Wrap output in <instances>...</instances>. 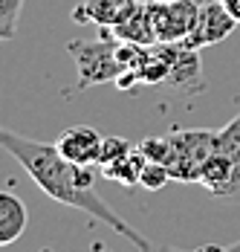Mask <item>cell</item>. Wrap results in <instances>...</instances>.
Returning <instances> with one entry per match:
<instances>
[{"mask_svg": "<svg viewBox=\"0 0 240 252\" xmlns=\"http://www.w3.org/2000/svg\"><path fill=\"white\" fill-rule=\"evenodd\" d=\"M139 6H142V0H81L72 9V21L75 24H93L98 29L101 26L113 29V26L124 24Z\"/></svg>", "mask_w": 240, "mask_h": 252, "instance_id": "6", "label": "cell"}, {"mask_svg": "<svg viewBox=\"0 0 240 252\" xmlns=\"http://www.w3.org/2000/svg\"><path fill=\"white\" fill-rule=\"evenodd\" d=\"M0 148L24 165V171L47 191V197L96 218L98 223H104L124 241H130L139 252H153L150 241L142 232H136L110 203L96 194V177L90 171V165H75L58 151L55 142L49 145L38 139H26L9 127H0Z\"/></svg>", "mask_w": 240, "mask_h": 252, "instance_id": "1", "label": "cell"}, {"mask_svg": "<svg viewBox=\"0 0 240 252\" xmlns=\"http://www.w3.org/2000/svg\"><path fill=\"white\" fill-rule=\"evenodd\" d=\"M168 180H171L168 165H162V162H148V165L142 168L139 186H142V189H148V191H159Z\"/></svg>", "mask_w": 240, "mask_h": 252, "instance_id": "16", "label": "cell"}, {"mask_svg": "<svg viewBox=\"0 0 240 252\" xmlns=\"http://www.w3.org/2000/svg\"><path fill=\"white\" fill-rule=\"evenodd\" d=\"M194 252H240V241L235 247H223V244H206V247H200V250Z\"/></svg>", "mask_w": 240, "mask_h": 252, "instance_id": "17", "label": "cell"}, {"mask_svg": "<svg viewBox=\"0 0 240 252\" xmlns=\"http://www.w3.org/2000/svg\"><path fill=\"white\" fill-rule=\"evenodd\" d=\"M0 41H3V35H0Z\"/></svg>", "mask_w": 240, "mask_h": 252, "instance_id": "21", "label": "cell"}, {"mask_svg": "<svg viewBox=\"0 0 240 252\" xmlns=\"http://www.w3.org/2000/svg\"><path fill=\"white\" fill-rule=\"evenodd\" d=\"M148 6L156 29V41L165 44H182L191 35L200 15V3L194 0H148Z\"/></svg>", "mask_w": 240, "mask_h": 252, "instance_id": "4", "label": "cell"}, {"mask_svg": "<svg viewBox=\"0 0 240 252\" xmlns=\"http://www.w3.org/2000/svg\"><path fill=\"white\" fill-rule=\"evenodd\" d=\"M101 139H104V136H98L96 127L72 125L55 139V145H58V151L64 154L70 162H75V165H96L98 151H101Z\"/></svg>", "mask_w": 240, "mask_h": 252, "instance_id": "8", "label": "cell"}, {"mask_svg": "<svg viewBox=\"0 0 240 252\" xmlns=\"http://www.w3.org/2000/svg\"><path fill=\"white\" fill-rule=\"evenodd\" d=\"M217 151H223L232 162V189L226 203H240V113L223 130H217Z\"/></svg>", "mask_w": 240, "mask_h": 252, "instance_id": "11", "label": "cell"}, {"mask_svg": "<svg viewBox=\"0 0 240 252\" xmlns=\"http://www.w3.org/2000/svg\"><path fill=\"white\" fill-rule=\"evenodd\" d=\"M29 215L21 197H15L12 191H0V247L15 244L26 232Z\"/></svg>", "mask_w": 240, "mask_h": 252, "instance_id": "9", "label": "cell"}, {"mask_svg": "<svg viewBox=\"0 0 240 252\" xmlns=\"http://www.w3.org/2000/svg\"><path fill=\"white\" fill-rule=\"evenodd\" d=\"M171 154L168 171L177 183H200V168L217 148V130H182L174 127L168 133Z\"/></svg>", "mask_w": 240, "mask_h": 252, "instance_id": "3", "label": "cell"}, {"mask_svg": "<svg viewBox=\"0 0 240 252\" xmlns=\"http://www.w3.org/2000/svg\"><path fill=\"white\" fill-rule=\"evenodd\" d=\"M110 38L116 41H127V44H139V47H150L156 44V29H153V21H150V6L142 3L124 24L113 26L110 29Z\"/></svg>", "mask_w": 240, "mask_h": 252, "instance_id": "10", "label": "cell"}, {"mask_svg": "<svg viewBox=\"0 0 240 252\" xmlns=\"http://www.w3.org/2000/svg\"><path fill=\"white\" fill-rule=\"evenodd\" d=\"M159 252H185V250H174V247H162Z\"/></svg>", "mask_w": 240, "mask_h": 252, "instance_id": "19", "label": "cell"}, {"mask_svg": "<svg viewBox=\"0 0 240 252\" xmlns=\"http://www.w3.org/2000/svg\"><path fill=\"white\" fill-rule=\"evenodd\" d=\"M194 3H200V6H203V3H209V0H194Z\"/></svg>", "mask_w": 240, "mask_h": 252, "instance_id": "20", "label": "cell"}, {"mask_svg": "<svg viewBox=\"0 0 240 252\" xmlns=\"http://www.w3.org/2000/svg\"><path fill=\"white\" fill-rule=\"evenodd\" d=\"M165 87L180 90V93H203L206 81H203V64H200V50H191L185 44H174L171 52V70L165 78Z\"/></svg>", "mask_w": 240, "mask_h": 252, "instance_id": "7", "label": "cell"}, {"mask_svg": "<svg viewBox=\"0 0 240 252\" xmlns=\"http://www.w3.org/2000/svg\"><path fill=\"white\" fill-rule=\"evenodd\" d=\"M75 73H78V87H96L107 81H119L124 73L119 61V41L110 35H101L98 41H72L70 44Z\"/></svg>", "mask_w": 240, "mask_h": 252, "instance_id": "2", "label": "cell"}, {"mask_svg": "<svg viewBox=\"0 0 240 252\" xmlns=\"http://www.w3.org/2000/svg\"><path fill=\"white\" fill-rule=\"evenodd\" d=\"M238 21L226 12V6L220 0H209L200 6V15H197V24H194L191 35L182 41L185 47L191 50H206V47H214L220 41H226L232 32H235Z\"/></svg>", "mask_w": 240, "mask_h": 252, "instance_id": "5", "label": "cell"}, {"mask_svg": "<svg viewBox=\"0 0 240 252\" xmlns=\"http://www.w3.org/2000/svg\"><path fill=\"white\" fill-rule=\"evenodd\" d=\"M21 9H24V0H0V35H3V41L18 35Z\"/></svg>", "mask_w": 240, "mask_h": 252, "instance_id": "13", "label": "cell"}, {"mask_svg": "<svg viewBox=\"0 0 240 252\" xmlns=\"http://www.w3.org/2000/svg\"><path fill=\"white\" fill-rule=\"evenodd\" d=\"M148 165V159H145V154L139 148H133V151H127L124 157H119L116 162H110V165H104L101 168V174L107 177V180H113V183H121V186H139V177H142V168Z\"/></svg>", "mask_w": 240, "mask_h": 252, "instance_id": "12", "label": "cell"}, {"mask_svg": "<svg viewBox=\"0 0 240 252\" xmlns=\"http://www.w3.org/2000/svg\"><path fill=\"white\" fill-rule=\"evenodd\" d=\"M136 145H130V139H124V136H104L101 139V151H98V168H104V165H110V162H116L119 157H124L127 151H133Z\"/></svg>", "mask_w": 240, "mask_h": 252, "instance_id": "14", "label": "cell"}, {"mask_svg": "<svg viewBox=\"0 0 240 252\" xmlns=\"http://www.w3.org/2000/svg\"><path fill=\"white\" fill-rule=\"evenodd\" d=\"M220 3L226 6V12H229V15L240 24V0H220Z\"/></svg>", "mask_w": 240, "mask_h": 252, "instance_id": "18", "label": "cell"}, {"mask_svg": "<svg viewBox=\"0 0 240 252\" xmlns=\"http://www.w3.org/2000/svg\"><path fill=\"white\" fill-rule=\"evenodd\" d=\"M136 148L145 154L148 162H162L165 165L168 162V154H171V139L168 136H145Z\"/></svg>", "mask_w": 240, "mask_h": 252, "instance_id": "15", "label": "cell"}]
</instances>
